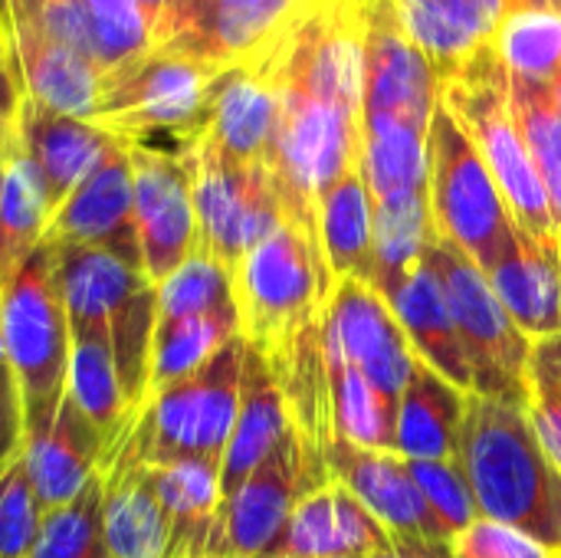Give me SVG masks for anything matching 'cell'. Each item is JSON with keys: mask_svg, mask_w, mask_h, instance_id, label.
<instances>
[{"mask_svg": "<svg viewBox=\"0 0 561 558\" xmlns=\"http://www.w3.org/2000/svg\"><path fill=\"white\" fill-rule=\"evenodd\" d=\"M365 7L368 0H306L263 56L279 95L266 168L286 224L302 230L319 257V201L342 174L362 168Z\"/></svg>", "mask_w": 561, "mask_h": 558, "instance_id": "6da1fadb", "label": "cell"}, {"mask_svg": "<svg viewBox=\"0 0 561 558\" xmlns=\"http://www.w3.org/2000/svg\"><path fill=\"white\" fill-rule=\"evenodd\" d=\"M454 460L483 520L561 556V470L542 451L529 408L470 391Z\"/></svg>", "mask_w": 561, "mask_h": 558, "instance_id": "7a4b0ae2", "label": "cell"}, {"mask_svg": "<svg viewBox=\"0 0 561 558\" xmlns=\"http://www.w3.org/2000/svg\"><path fill=\"white\" fill-rule=\"evenodd\" d=\"M56 253L72 335H92L112 352L128 408L141 414L151 391L158 286L141 266L102 250L56 247Z\"/></svg>", "mask_w": 561, "mask_h": 558, "instance_id": "3957f363", "label": "cell"}, {"mask_svg": "<svg viewBox=\"0 0 561 558\" xmlns=\"http://www.w3.org/2000/svg\"><path fill=\"white\" fill-rule=\"evenodd\" d=\"M230 276L240 335L270 368L322 329L335 280L309 237L293 224L260 240Z\"/></svg>", "mask_w": 561, "mask_h": 558, "instance_id": "277c9868", "label": "cell"}, {"mask_svg": "<svg viewBox=\"0 0 561 558\" xmlns=\"http://www.w3.org/2000/svg\"><path fill=\"white\" fill-rule=\"evenodd\" d=\"M440 102L457 115L483 155L513 224L536 243L559 247L546 187L510 109V69L496 49L483 46L460 69L447 72L440 79Z\"/></svg>", "mask_w": 561, "mask_h": 558, "instance_id": "5b68a950", "label": "cell"}, {"mask_svg": "<svg viewBox=\"0 0 561 558\" xmlns=\"http://www.w3.org/2000/svg\"><path fill=\"white\" fill-rule=\"evenodd\" d=\"M0 332L26 428L49 421L66 395L72 329L66 316L59 253L43 240L0 286Z\"/></svg>", "mask_w": 561, "mask_h": 558, "instance_id": "8992f818", "label": "cell"}, {"mask_svg": "<svg viewBox=\"0 0 561 558\" xmlns=\"http://www.w3.org/2000/svg\"><path fill=\"white\" fill-rule=\"evenodd\" d=\"M247 352L243 335H237L197 372L158 388L148 398L128 431V444L141 464L161 467L178 460H224L240 411Z\"/></svg>", "mask_w": 561, "mask_h": 558, "instance_id": "52a82bcc", "label": "cell"}, {"mask_svg": "<svg viewBox=\"0 0 561 558\" xmlns=\"http://www.w3.org/2000/svg\"><path fill=\"white\" fill-rule=\"evenodd\" d=\"M220 72L191 56L151 46L125 66L102 72V92L89 122L102 125L122 145H151V138L171 135L178 148L204 128Z\"/></svg>", "mask_w": 561, "mask_h": 558, "instance_id": "ba28073f", "label": "cell"}, {"mask_svg": "<svg viewBox=\"0 0 561 558\" xmlns=\"http://www.w3.org/2000/svg\"><path fill=\"white\" fill-rule=\"evenodd\" d=\"M427 191L434 234L486 270L516 224L483 155L444 102L427 128Z\"/></svg>", "mask_w": 561, "mask_h": 558, "instance_id": "9c48e42d", "label": "cell"}, {"mask_svg": "<svg viewBox=\"0 0 561 558\" xmlns=\"http://www.w3.org/2000/svg\"><path fill=\"white\" fill-rule=\"evenodd\" d=\"M424 257L444 283L470 362L473 395L529 408V358L536 342L513 322L490 280L467 253L434 237Z\"/></svg>", "mask_w": 561, "mask_h": 558, "instance_id": "30bf717a", "label": "cell"}, {"mask_svg": "<svg viewBox=\"0 0 561 558\" xmlns=\"http://www.w3.org/2000/svg\"><path fill=\"white\" fill-rule=\"evenodd\" d=\"M191 178L197 214V250L210 253L230 273L276 227L286 224L279 194L266 164H247L224 155L201 132L174 148Z\"/></svg>", "mask_w": 561, "mask_h": 558, "instance_id": "8fae6325", "label": "cell"}, {"mask_svg": "<svg viewBox=\"0 0 561 558\" xmlns=\"http://www.w3.org/2000/svg\"><path fill=\"white\" fill-rule=\"evenodd\" d=\"M302 7L306 0H171L154 46L214 69L256 62L283 39Z\"/></svg>", "mask_w": 561, "mask_h": 558, "instance_id": "7c38bea8", "label": "cell"}, {"mask_svg": "<svg viewBox=\"0 0 561 558\" xmlns=\"http://www.w3.org/2000/svg\"><path fill=\"white\" fill-rule=\"evenodd\" d=\"M329 483L325 464L306 447L296 428L220 506L217 558H263L293 506Z\"/></svg>", "mask_w": 561, "mask_h": 558, "instance_id": "4fadbf2b", "label": "cell"}, {"mask_svg": "<svg viewBox=\"0 0 561 558\" xmlns=\"http://www.w3.org/2000/svg\"><path fill=\"white\" fill-rule=\"evenodd\" d=\"M362 66V122L401 118L431 128L440 102V76L404 33L394 0H368Z\"/></svg>", "mask_w": 561, "mask_h": 558, "instance_id": "5bb4252c", "label": "cell"}, {"mask_svg": "<svg viewBox=\"0 0 561 558\" xmlns=\"http://www.w3.org/2000/svg\"><path fill=\"white\" fill-rule=\"evenodd\" d=\"M141 270L158 286L197 253V214L181 158L154 145H128Z\"/></svg>", "mask_w": 561, "mask_h": 558, "instance_id": "9a60e30c", "label": "cell"}, {"mask_svg": "<svg viewBox=\"0 0 561 558\" xmlns=\"http://www.w3.org/2000/svg\"><path fill=\"white\" fill-rule=\"evenodd\" d=\"M325 352L352 362L385 398L401 405L414 372V349L391 306L362 280H339L322 326Z\"/></svg>", "mask_w": 561, "mask_h": 558, "instance_id": "2e32d148", "label": "cell"}, {"mask_svg": "<svg viewBox=\"0 0 561 558\" xmlns=\"http://www.w3.org/2000/svg\"><path fill=\"white\" fill-rule=\"evenodd\" d=\"M46 240L56 247H89L141 266L135 230V184L128 145H118L49 217Z\"/></svg>", "mask_w": 561, "mask_h": 558, "instance_id": "e0dca14e", "label": "cell"}, {"mask_svg": "<svg viewBox=\"0 0 561 558\" xmlns=\"http://www.w3.org/2000/svg\"><path fill=\"white\" fill-rule=\"evenodd\" d=\"M325 470L329 480L358 497V503L391 533V539L454 546L424 503L411 477V464L401 454L362 451L348 441H332L325 451Z\"/></svg>", "mask_w": 561, "mask_h": 558, "instance_id": "ac0fdd59", "label": "cell"}, {"mask_svg": "<svg viewBox=\"0 0 561 558\" xmlns=\"http://www.w3.org/2000/svg\"><path fill=\"white\" fill-rule=\"evenodd\" d=\"M391 549V533L352 490L329 480L293 506L263 558H375Z\"/></svg>", "mask_w": 561, "mask_h": 558, "instance_id": "d6986e66", "label": "cell"}, {"mask_svg": "<svg viewBox=\"0 0 561 558\" xmlns=\"http://www.w3.org/2000/svg\"><path fill=\"white\" fill-rule=\"evenodd\" d=\"M102 529L112 558H168L171 523L151 483L148 464L128 444V434L102 460Z\"/></svg>", "mask_w": 561, "mask_h": 558, "instance_id": "ffe728a7", "label": "cell"}, {"mask_svg": "<svg viewBox=\"0 0 561 558\" xmlns=\"http://www.w3.org/2000/svg\"><path fill=\"white\" fill-rule=\"evenodd\" d=\"M122 141L102 125L76 115L49 112L36 102H23L16 122V148L36 168L46 201L56 210Z\"/></svg>", "mask_w": 561, "mask_h": 558, "instance_id": "44dd1931", "label": "cell"}, {"mask_svg": "<svg viewBox=\"0 0 561 558\" xmlns=\"http://www.w3.org/2000/svg\"><path fill=\"white\" fill-rule=\"evenodd\" d=\"M105 441L82 418L69 395H62L56 414L36 428H26L23 437V467L33 483V493L43 510L76 500L102 470Z\"/></svg>", "mask_w": 561, "mask_h": 558, "instance_id": "7402d4cb", "label": "cell"}, {"mask_svg": "<svg viewBox=\"0 0 561 558\" xmlns=\"http://www.w3.org/2000/svg\"><path fill=\"white\" fill-rule=\"evenodd\" d=\"M276 122H279V95L266 62L256 59V62L230 66L214 79L207 122L201 135L237 161L266 164Z\"/></svg>", "mask_w": 561, "mask_h": 558, "instance_id": "603a6c76", "label": "cell"}, {"mask_svg": "<svg viewBox=\"0 0 561 558\" xmlns=\"http://www.w3.org/2000/svg\"><path fill=\"white\" fill-rule=\"evenodd\" d=\"M513 322L533 339L561 335V250L536 243L519 227L483 270Z\"/></svg>", "mask_w": 561, "mask_h": 558, "instance_id": "cb8c5ba5", "label": "cell"}, {"mask_svg": "<svg viewBox=\"0 0 561 558\" xmlns=\"http://www.w3.org/2000/svg\"><path fill=\"white\" fill-rule=\"evenodd\" d=\"M381 299L391 306L394 319L401 322L414 355L421 362H427L437 375L454 382L460 391L470 395L473 391L470 362L463 355L444 283H440L437 270L427 263V257L404 280H398Z\"/></svg>", "mask_w": 561, "mask_h": 558, "instance_id": "d4e9b609", "label": "cell"}, {"mask_svg": "<svg viewBox=\"0 0 561 558\" xmlns=\"http://www.w3.org/2000/svg\"><path fill=\"white\" fill-rule=\"evenodd\" d=\"M411 43L431 59L437 76L460 69L483 46H493L510 0H394Z\"/></svg>", "mask_w": 561, "mask_h": 558, "instance_id": "484cf974", "label": "cell"}, {"mask_svg": "<svg viewBox=\"0 0 561 558\" xmlns=\"http://www.w3.org/2000/svg\"><path fill=\"white\" fill-rule=\"evenodd\" d=\"M10 30L20 56L26 99L59 115L92 118L102 92V69L89 56L56 43L53 36L39 33L36 26H30L13 13H10Z\"/></svg>", "mask_w": 561, "mask_h": 558, "instance_id": "4316f807", "label": "cell"}, {"mask_svg": "<svg viewBox=\"0 0 561 558\" xmlns=\"http://www.w3.org/2000/svg\"><path fill=\"white\" fill-rule=\"evenodd\" d=\"M250 349V345H247ZM293 428L286 395L273 375V368L250 349L243 365V388H240V411L230 434V444L220 460V493L230 500L237 487L276 451V444Z\"/></svg>", "mask_w": 561, "mask_h": 558, "instance_id": "83f0119b", "label": "cell"}, {"mask_svg": "<svg viewBox=\"0 0 561 558\" xmlns=\"http://www.w3.org/2000/svg\"><path fill=\"white\" fill-rule=\"evenodd\" d=\"M148 470L171 523L168 558H217L220 506H224L220 464L178 460Z\"/></svg>", "mask_w": 561, "mask_h": 558, "instance_id": "f1b7e54d", "label": "cell"}, {"mask_svg": "<svg viewBox=\"0 0 561 558\" xmlns=\"http://www.w3.org/2000/svg\"><path fill=\"white\" fill-rule=\"evenodd\" d=\"M463 408L467 391L417 358L398 405L394 454L404 460H454Z\"/></svg>", "mask_w": 561, "mask_h": 558, "instance_id": "f546056e", "label": "cell"}, {"mask_svg": "<svg viewBox=\"0 0 561 558\" xmlns=\"http://www.w3.org/2000/svg\"><path fill=\"white\" fill-rule=\"evenodd\" d=\"M319 243L329 276L371 283L375 260V204L362 168L342 174L319 201Z\"/></svg>", "mask_w": 561, "mask_h": 558, "instance_id": "4dcf8cb0", "label": "cell"}, {"mask_svg": "<svg viewBox=\"0 0 561 558\" xmlns=\"http://www.w3.org/2000/svg\"><path fill=\"white\" fill-rule=\"evenodd\" d=\"M362 174L371 204L427 191V128L401 118H365Z\"/></svg>", "mask_w": 561, "mask_h": 558, "instance_id": "1f68e13d", "label": "cell"}, {"mask_svg": "<svg viewBox=\"0 0 561 558\" xmlns=\"http://www.w3.org/2000/svg\"><path fill=\"white\" fill-rule=\"evenodd\" d=\"M66 395L82 411V418L99 431L105 451H112L138 421V414L128 408V398L122 391V378L112 352L92 335H72Z\"/></svg>", "mask_w": 561, "mask_h": 558, "instance_id": "d6a6232c", "label": "cell"}, {"mask_svg": "<svg viewBox=\"0 0 561 558\" xmlns=\"http://www.w3.org/2000/svg\"><path fill=\"white\" fill-rule=\"evenodd\" d=\"M325 368L332 401V441H348L362 451H394L398 405L385 398L342 355L325 352Z\"/></svg>", "mask_w": 561, "mask_h": 558, "instance_id": "836d02e7", "label": "cell"}, {"mask_svg": "<svg viewBox=\"0 0 561 558\" xmlns=\"http://www.w3.org/2000/svg\"><path fill=\"white\" fill-rule=\"evenodd\" d=\"M434 237L437 234L431 220V191H414L375 204V260L368 286L385 296L424 260L427 243Z\"/></svg>", "mask_w": 561, "mask_h": 558, "instance_id": "e575fe53", "label": "cell"}, {"mask_svg": "<svg viewBox=\"0 0 561 558\" xmlns=\"http://www.w3.org/2000/svg\"><path fill=\"white\" fill-rule=\"evenodd\" d=\"M53 207L30 158L13 145L7 148V178L0 201V286L30 260L46 240Z\"/></svg>", "mask_w": 561, "mask_h": 558, "instance_id": "d590c367", "label": "cell"}, {"mask_svg": "<svg viewBox=\"0 0 561 558\" xmlns=\"http://www.w3.org/2000/svg\"><path fill=\"white\" fill-rule=\"evenodd\" d=\"M237 335H240L237 309L184 316V319H158L154 349H151V391H148V398L158 388L197 372L207 358H214Z\"/></svg>", "mask_w": 561, "mask_h": 558, "instance_id": "8d00e7d4", "label": "cell"}, {"mask_svg": "<svg viewBox=\"0 0 561 558\" xmlns=\"http://www.w3.org/2000/svg\"><path fill=\"white\" fill-rule=\"evenodd\" d=\"M510 109L536 161L539 181L546 187L552 224L561 247V105L546 82H533L510 72Z\"/></svg>", "mask_w": 561, "mask_h": 558, "instance_id": "74e56055", "label": "cell"}, {"mask_svg": "<svg viewBox=\"0 0 561 558\" xmlns=\"http://www.w3.org/2000/svg\"><path fill=\"white\" fill-rule=\"evenodd\" d=\"M493 49L513 76L533 82L561 79V10L556 7H526L506 13L493 36Z\"/></svg>", "mask_w": 561, "mask_h": 558, "instance_id": "f35d334b", "label": "cell"}, {"mask_svg": "<svg viewBox=\"0 0 561 558\" xmlns=\"http://www.w3.org/2000/svg\"><path fill=\"white\" fill-rule=\"evenodd\" d=\"M26 558H112L102 529V477L76 500L43 510L39 533Z\"/></svg>", "mask_w": 561, "mask_h": 558, "instance_id": "ab89813d", "label": "cell"}, {"mask_svg": "<svg viewBox=\"0 0 561 558\" xmlns=\"http://www.w3.org/2000/svg\"><path fill=\"white\" fill-rule=\"evenodd\" d=\"M220 309H237L233 276L204 250L187 257L168 280L158 283V319H184Z\"/></svg>", "mask_w": 561, "mask_h": 558, "instance_id": "60d3db41", "label": "cell"}, {"mask_svg": "<svg viewBox=\"0 0 561 558\" xmlns=\"http://www.w3.org/2000/svg\"><path fill=\"white\" fill-rule=\"evenodd\" d=\"M82 7L89 13L102 72H112L154 46V23L138 0H82Z\"/></svg>", "mask_w": 561, "mask_h": 558, "instance_id": "b9f144b4", "label": "cell"}, {"mask_svg": "<svg viewBox=\"0 0 561 558\" xmlns=\"http://www.w3.org/2000/svg\"><path fill=\"white\" fill-rule=\"evenodd\" d=\"M408 464H411V477H414L424 503L431 506L434 520L440 523L444 536L450 543L460 539L480 520V510L473 503V493H470L457 460H408Z\"/></svg>", "mask_w": 561, "mask_h": 558, "instance_id": "7bdbcfd3", "label": "cell"}, {"mask_svg": "<svg viewBox=\"0 0 561 558\" xmlns=\"http://www.w3.org/2000/svg\"><path fill=\"white\" fill-rule=\"evenodd\" d=\"M43 506L26 477L23 457H16L0 477V558H26L39 533Z\"/></svg>", "mask_w": 561, "mask_h": 558, "instance_id": "ee69618b", "label": "cell"}, {"mask_svg": "<svg viewBox=\"0 0 561 558\" xmlns=\"http://www.w3.org/2000/svg\"><path fill=\"white\" fill-rule=\"evenodd\" d=\"M454 556L460 558H561L529 539L526 533L493 523V520H477L460 539H454Z\"/></svg>", "mask_w": 561, "mask_h": 558, "instance_id": "f6af8a7d", "label": "cell"}, {"mask_svg": "<svg viewBox=\"0 0 561 558\" xmlns=\"http://www.w3.org/2000/svg\"><path fill=\"white\" fill-rule=\"evenodd\" d=\"M23 102H26V89H23L20 56L10 30L7 0H0V151L16 145V122Z\"/></svg>", "mask_w": 561, "mask_h": 558, "instance_id": "bcb514c9", "label": "cell"}, {"mask_svg": "<svg viewBox=\"0 0 561 558\" xmlns=\"http://www.w3.org/2000/svg\"><path fill=\"white\" fill-rule=\"evenodd\" d=\"M529 418L549 460L561 470V385L529 372Z\"/></svg>", "mask_w": 561, "mask_h": 558, "instance_id": "7dc6e473", "label": "cell"}, {"mask_svg": "<svg viewBox=\"0 0 561 558\" xmlns=\"http://www.w3.org/2000/svg\"><path fill=\"white\" fill-rule=\"evenodd\" d=\"M23 437H26L23 401L10 368L0 365V477L23 454Z\"/></svg>", "mask_w": 561, "mask_h": 558, "instance_id": "c3c4849f", "label": "cell"}, {"mask_svg": "<svg viewBox=\"0 0 561 558\" xmlns=\"http://www.w3.org/2000/svg\"><path fill=\"white\" fill-rule=\"evenodd\" d=\"M529 372L546 375V378H552V382H559L561 385V335L539 339V342L533 345Z\"/></svg>", "mask_w": 561, "mask_h": 558, "instance_id": "681fc988", "label": "cell"}, {"mask_svg": "<svg viewBox=\"0 0 561 558\" xmlns=\"http://www.w3.org/2000/svg\"><path fill=\"white\" fill-rule=\"evenodd\" d=\"M141 7H145V13H148V20L154 23V30H158V23H161V16H164V10H168V3L171 0H138Z\"/></svg>", "mask_w": 561, "mask_h": 558, "instance_id": "f907efd6", "label": "cell"}, {"mask_svg": "<svg viewBox=\"0 0 561 558\" xmlns=\"http://www.w3.org/2000/svg\"><path fill=\"white\" fill-rule=\"evenodd\" d=\"M3 178H7V151H0V201H3Z\"/></svg>", "mask_w": 561, "mask_h": 558, "instance_id": "816d5d0a", "label": "cell"}, {"mask_svg": "<svg viewBox=\"0 0 561 558\" xmlns=\"http://www.w3.org/2000/svg\"><path fill=\"white\" fill-rule=\"evenodd\" d=\"M0 365H7V352H3V332H0Z\"/></svg>", "mask_w": 561, "mask_h": 558, "instance_id": "f5cc1de1", "label": "cell"}, {"mask_svg": "<svg viewBox=\"0 0 561 558\" xmlns=\"http://www.w3.org/2000/svg\"><path fill=\"white\" fill-rule=\"evenodd\" d=\"M454 558H460V556H454Z\"/></svg>", "mask_w": 561, "mask_h": 558, "instance_id": "db71d44e", "label": "cell"}, {"mask_svg": "<svg viewBox=\"0 0 561 558\" xmlns=\"http://www.w3.org/2000/svg\"><path fill=\"white\" fill-rule=\"evenodd\" d=\"M342 558H345V556H342Z\"/></svg>", "mask_w": 561, "mask_h": 558, "instance_id": "11a10c76", "label": "cell"}]
</instances>
